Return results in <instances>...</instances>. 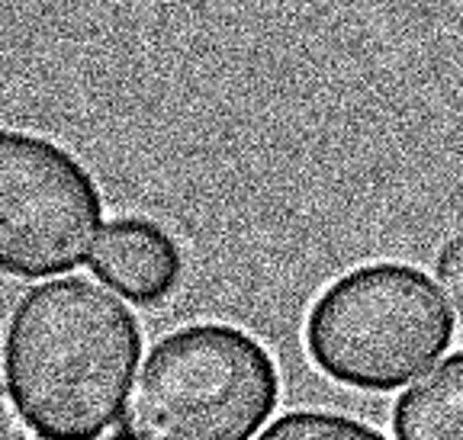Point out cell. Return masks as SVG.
Listing matches in <instances>:
<instances>
[{
    "label": "cell",
    "mask_w": 463,
    "mask_h": 440,
    "mask_svg": "<svg viewBox=\"0 0 463 440\" xmlns=\"http://www.w3.org/2000/svg\"><path fill=\"white\" fill-rule=\"evenodd\" d=\"M392 431L396 440H463V351L402 392Z\"/></svg>",
    "instance_id": "cell-6"
},
{
    "label": "cell",
    "mask_w": 463,
    "mask_h": 440,
    "mask_svg": "<svg viewBox=\"0 0 463 440\" xmlns=\"http://www.w3.org/2000/svg\"><path fill=\"white\" fill-rule=\"evenodd\" d=\"M280 376L241 328L190 325L155 344L123 412V440H251L274 415Z\"/></svg>",
    "instance_id": "cell-2"
},
{
    "label": "cell",
    "mask_w": 463,
    "mask_h": 440,
    "mask_svg": "<svg viewBox=\"0 0 463 440\" xmlns=\"http://www.w3.org/2000/svg\"><path fill=\"white\" fill-rule=\"evenodd\" d=\"M94 274L132 303H161L184 270L177 241L148 219H116L103 229L90 257Z\"/></svg>",
    "instance_id": "cell-5"
},
{
    "label": "cell",
    "mask_w": 463,
    "mask_h": 440,
    "mask_svg": "<svg viewBox=\"0 0 463 440\" xmlns=\"http://www.w3.org/2000/svg\"><path fill=\"white\" fill-rule=\"evenodd\" d=\"M454 338L441 289L405 264H370L335 280L306 318L322 373L364 392H392L438 363Z\"/></svg>",
    "instance_id": "cell-3"
},
{
    "label": "cell",
    "mask_w": 463,
    "mask_h": 440,
    "mask_svg": "<svg viewBox=\"0 0 463 440\" xmlns=\"http://www.w3.org/2000/svg\"><path fill=\"white\" fill-rule=\"evenodd\" d=\"M438 280H441L450 305L463 315V235H457L438 257Z\"/></svg>",
    "instance_id": "cell-8"
},
{
    "label": "cell",
    "mask_w": 463,
    "mask_h": 440,
    "mask_svg": "<svg viewBox=\"0 0 463 440\" xmlns=\"http://www.w3.org/2000/svg\"><path fill=\"white\" fill-rule=\"evenodd\" d=\"M138 360L132 309L87 276L29 289L4 341L10 398L39 440H100L123 418Z\"/></svg>",
    "instance_id": "cell-1"
},
{
    "label": "cell",
    "mask_w": 463,
    "mask_h": 440,
    "mask_svg": "<svg viewBox=\"0 0 463 440\" xmlns=\"http://www.w3.org/2000/svg\"><path fill=\"white\" fill-rule=\"evenodd\" d=\"M100 235L103 200L90 171L49 138L0 129V274H68Z\"/></svg>",
    "instance_id": "cell-4"
},
{
    "label": "cell",
    "mask_w": 463,
    "mask_h": 440,
    "mask_svg": "<svg viewBox=\"0 0 463 440\" xmlns=\"http://www.w3.org/2000/svg\"><path fill=\"white\" fill-rule=\"evenodd\" d=\"M0 440H33V431L26 427V421L20 418L14 402H7L4 396H0Z\"/></svg>",
    "instance_id": "cell-9"
},
{
    "label": "cell",
    "mask_w": 463,
    "mask_h": 440,
    "mask_svg": "<svg viewBox=\"0 0 463 440\" xmlns=\"http://www.w3.org/2000/svg\"><path fill=\"white\" fill-rule=\"evenodd\" d=\"M258 440H386L373 427L332 412H293L268 427Z\"/></svg>",
    "instance_id": "cell-7"
}]
</instances>
